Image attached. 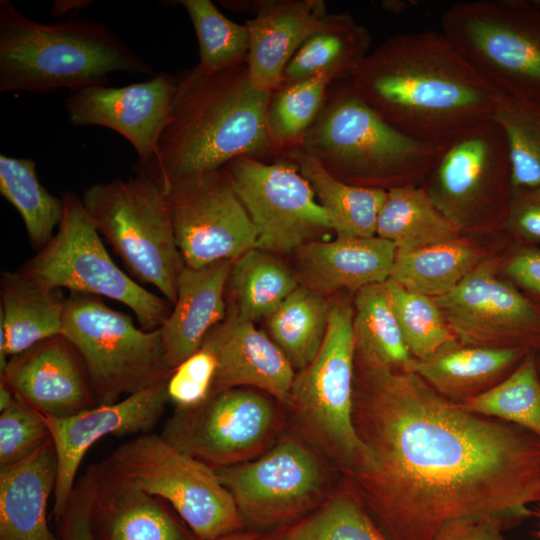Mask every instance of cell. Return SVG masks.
<instances>
[{
	"label": "cell",
	"instance_id": "cell-1",
	"mask_svg": "<svg viewBox=\"0 0 540 540\" xmlns=\"http://www.w3.org/2000/svg\"><path fill=\"white\" fill-rule=\"evenodd\" d=\"M353 424L366 461L344 474L388 540H433L462 519L519 520L540 502V438L355 358Z\"/></svg>",
	"mask_w": 540,
	"mask_h": 540
},
{
	"label": "cell",
	"instance_id": "cell-2",
	"mask_svg": "<svg viewBox=\"0 0 540 540\" xmlns=\"http://www.w3.org/2000/svg\"><path fill=\"white\" fill-rule=\"evenodd\" d=\"M349 78L354 95L389 125L441 147L492 119L504 95L433 30L389 37Z\"/></svg>",
	"mask_w": 540,
	"mask_h": 540
},
{
	"label": "cell",
	"instance_id": "cell-3",
	"mask_svg": "<svg viewBox=\"0 0 540 540\" xmlns=\"http://www.w3.org/2000/svg\"><path fill=\"white\" fill-rule=\"evenodd\" d=\"M166 126L150 164L139 169L162 188L223 168L238 157H280L267 110L271 94L257 89L247 64L208 73L197 64L176 75Z\"/></svg>",
	"mask_w": 540,
	"mask_h": 540
},
{
	"label": "cell",
	"instance_id": "cell-4",
	"mask_svg": "<svg viewBox=\"0 0 540 540\" xmlns=\"http://www.w3.org/2000/svg\"><path fill=\"white\" fill-rule=\"evenodd\" d=\"M115 72L153 67L106 25L76 17L56 24L29 19L0 0V92L47 93L105 85Z\"/></svg>",
	"mask_w": 540,
	"mask_h": 540
},
{
	"label": "cell",
	"instance_id": "cell-5",
	"mask_svg": "<svg viewBox=\"0 0 540 540\" xmlns=\"http://www.w3.org/2000/svg\"><path fill=\"white\" fill-rule=\"evenodd\" d=\"M299 147L335 178L385 191L422 186L446 148L395 129L357 98L349 84L327 97Z\"/></svg>",
	"mask_w": 540,
	"mask_h": 540
},
{
	"label": "cell",
	"instance_id": "cell-6",
	"mask_svg": "<svg viewBox=\"0 0 540 540\" xmlns=\"http://www.w3.org/2000/svg\"><path fill=\"white\" fill-rule=\"evenodd\" d=\"M354 309L331 304L324 342L315 358L296 372L288 407L295 434L344 475L360 467L367 449L356 434L352 412L355 379Z\"/></svg>",
	"mask_w": 540,
	"mask_h": 540
},
{
	"label": "cell",
	"instance_id": "cell-7",
	"mask_svg": "<svg viewBox=\"0 0 540 540\" xmlns=\"http://www.w3.org/2000/svg\"><path fill=\"white\" fill-rule=\"evenodd\" d=\"M99 234L137 282L171 305L184 262L162 186L143 173L87 187L80 197Z\"/></svg>",
	"mask_w": 540,
	"mask_h": 540
},
{
	"label": "cell",
	"instance_id": "cell-8",
	"mask_svg": "<svg viewBox=\"0 0 540 540\" xmlns=\"http://www.w3.org/2000/svg\"><path fill=\"white\" fill-rule=\"evenodd\" d=\"M61 334L80 353L98 405L145 390L173 372L160 330L137 327L129 315L112 309L102 297L70 293Z\"/></svg>",
	"mask_w": 540,
	"mask_h": 540
},
{
	"label": "cell",
	"instance_id": "cell-9",
	"mask_svg": "<svg viewBox=\"0 0 540 540\" xmlns=\"http://www.w3.org/2000/svg\"><path fill=\"white\" fill-rule=\"evenodd\" d=\"M441 32L502 92L540 102V9L535 1L456 3L442 15Z\"/></svg>",
	"mask_w": 540,
	"mask_h": 540
},
{
	"label": "cell",
	"instance_id": "cell-10",
	"mask_svg": "<svg viewBox=\"0 0 540 540\" xmlns=\"http://www.w3.org/2000/svg\"><path fill=\"white\" fill-rule=\"evenodd\" d=\"M61 198L64 212L55 235L17 270L53 288L120 302L134 312L143 330L159 329L171 304L115 264L80 196L64 191Z\"/></svg>",
	"mask_w": 540,
	"mask_h": 540
},
{
	"label": "cell",
	"instance_id": "cell-11",
	"mask_svg": "<svg viewBox=\"0 0 540 540\" xmlns=\"http://www.w3.org/2000/svg\"><path fill=\"white\" fill-rule=\"evenodd\" d=\"M106 460L140 489L166 501L200 540H217L242 525L235 501L215 470L161 434L136 435Z\"/></svg>",
	"mask_w": 540,
	"mask_h": 540
},
{
	"label": "cell",
	"instance_id": "cell-12",
	"mask_svg": "<svg viewBox=\"0 0 540 540\" xmlns=\"http://www.w3.org/2000/svg\"><path fill=\"white\" fill-rule=\"evenodd\" d=\"M433 203L463 230L498 225L513 196L505 135L487 120L450 143L422 184Z\"/></svg>",
	"mask_w": 540,
	"mask_h": 540
},
{
	"label": "cell",
	"instance_id": "cell-13",
	"mask_svg": "<svg viewBox=\"0 0 540 540\" xmlns=\"http://www.w3.org/2000/svg\"><path fill=\"white\" fill-rule=\"evenodd\" d=\"M251 388L211 394L192 408H175L161 436L213 469L251 460L272 446L282 423L275 399Z\"/></svg>",
	"mask_w": 540,
	"mask_h": 540
},
{
	"label": "cell",
	"instance_id": "cell-14",
	"mask_svg": "<svg viewBox=\"0 0 540 540\" xmlns=\"http://www.w3.org/2000/svg\"><path fill=\"white\" fill-rule=\"evenodd\" d=\"M328 461L296 434L287 435L259 456L215 472L232 495L241 520L272 523L325 501Z\"/></svg>",
	"mask_w": 540,
	"mask_h": 540
},
{
	"label": "cell",
	"instance_id": "cell-15",
	"mask_svg": "<svg viewBox=\"0 0 540 540\" xmlns=\"http://www.w3.org/2000/svg\"><path fill=\"white\" fill-rule=\"evenodd\" d=\"M223 168L256 228V248L273 254L292 253L333 231L312 187L293 161L266 163L242 156Z\"/></svg>",
	"mask_w": 540,
	"mask_h": 540
},
{
	"label": "cell",
	"instance_id": "cell-16",
	"mask_svg": "<svg viewBox=\"0 0 540 540\" xmlns=\"http://www.w3.org/2000/svg\"><path fill=\"white\" fill-rule=\"evenodd\" d=\"M163 190L185 266L235 261L256 248V228L224 168L181 178Z\"/></svg>",
	"mask_w": 540,
	"mask_h": 540
},
{
	"label": "cell",
	"instance_id": "cell-17",
	"mask_svg": "<svg viewBox=\"0 0 540 540\" xmlns=\"http://www.w3.org/2000/svg\"><path fill=\"white\" fill-rule=\"evenodd\" d=\"M458 343L540 353V307L485 258L448 294L436 298Z\"/></svg>",
	"mask_w": 540,
	"mask_h": 540
},
{
	"label": "cell",
	"instance_id": "cell-18",
	"mask_svg": "<svg viewBox=\"0 0 540 540\" xmlns=\"http://www.w3.org/2000/svg\"><path fill=\"white\" fill-rule=\"evenodd\" d=\"M167 380L108 405H98L70 417L43 415L58 460L53 514L59 521L76 484L87 451L108 435L116 437L150 433L169 402Z\"/></svg>",
	"mask_w": 540,
	"mask_h": 540
},
{
	"label": "cell",
	"instance_id": "cell-19",
	"mask_svg": "<svg viewBox=\"0 0 540 540\" xmlns=\"http://www.w3.org/2000/svg\"><path fill=\"white\" fill-rule=\"evenodd\" d=\"M176 82V76L158 72L123 87L91 85L71 91L64 107L75 126H103L122 135L136 150L143 169L155 156Z\"/></svg>",
	"mask_w": 540,
	"mask_h": 540
},
{
	"label": "cell",
	"instance_id": "cell-20",
	"mask_svg": "<svg viewBox=\"0 0 540 540\" xmlns=\"http://www.w3.org/2000/svg\"><path fill=\"white\" fill-rule=\"evenodd\" d=\"M0 380L44 415L65 418L98 406L85 363L63 334L10 357Z\"/></svg>",
	"mask_w": 540,
	"mask_h": 540
},
{
	"label": "cell",
	"instance_id": "cell-21",
	"mask_svg": "<svg viewBox=\"0 0 540 540\" xmlns=\"http://www.w3.org/2000/svg\"><path fill=\"white\" fill-rule=\"evenodd\" d=\"M84 477L95 540H188L166 501L140 489L107 460L91 464Z\"/></svg>",
	"mask_w": 540,
	"mask_h": 540
},
{
	"label": "cell",
	"instance_id": "cell-22",
	"mask_svg": "<svg viewBox=\"0 0 540 540\" xmlns=\"http://www.w3.org/2000/svg\"><path fill=\"white\" fill-rule=\"evenodd\" d=\"M202 347L217 362L211 394L255 388L288 406L296 371L276 343L254 323L227 312L225 319L207 334Z\"/></svg>",
	"mask_w": 540,
	"mask_h": 540
},
{
	"label": "cell",
	"instance_id": "cell-23",
	"mask_svg": "<svg viewBox=\"0 0 540 540\" xmlns=\"http://www.w3.org/2000/svg\"><path fill=\"white\" fill-rule=\"evenodd\" d=\"M255 16L245 26L249 33L247 67L253 85L272 93L282 83L284 70L301 45L327 14L322 0L252 1Z\"/></svg>",
	"mask_w": 540,
	"mask_h": 540
},
{
	"label": "cell",
	"instance_id": "cell-24",
	"mask_svg": "<svg viewBox=\"0 0 540 540\" xmlns=\"http://www.w3.org/2000/svg\"><path fill=\"white\" fill-rule=\"evenodd\" d=\"M295 253L299 283L325 296L387 281L396 247L378 236L336 237L308 242Z\"/></svg>",
	"mask_w": 540,
	"mask_h": 540
},
{
	"label": "cell",
	"instance_id": "cell-25",
	"mask_svg": "<svg viewBox=\"0 0 540 540\" xmlns=\"http://www.w3.org/2000/svg\"><path fill=\"white\" fill-rule=\"evenodd\" d=\"M233 263L226 260L201 268L183 267L176 301L159 328L172 370L197 352L207 334L225 319V292Z\"/></svg>",
	"mask_w": 540,
	"mask_h": 540
},
{
	"label": "cell",
	"instance_id": "cell-26",
	"mask_svg": "<svg viewBox=\"0 0 540 540\" xmlns=\"http://www.w3.org/2000/svg\"><path fill=\"white\" fill-rule=\"evenodd\" d=\"M57 475L51 437L28 458L0 469V540H57L46 518Z\"/></svg>",
	"mask_w": 540,
	"mask_h": 540
},
{
	"label": "cell",
	"instance_id": "cell-27",
	"mask_svg": "<svg viewBox=\"0 0 540 540\" xmlns=\"http://www.w3.org/2000/svg\"><path fill=\"white\" fill-rule=\"evenodd\" d=\"M527 352L521 348L456 343L430 358H413L407 371L416 373L447 399L462 403L502 381Z\"/></svg>",
	"mask_w": 540,
	"mask_h": 540
},
{
	"label": "cell",
	"instance_id": "cell-28",
	"mask_svg": "<svg viewBox=\"0 0 540 540\" xmlns=\"http://www.w3.org/2000/svg\"><path fill=\"white\" fill-rule=\"evenodd\" d=\"M0 297L7 357L62 333L67 299L62 289L42 284L18 270H5L1 273Z\"/></svg>",
	"mask_w": 540,
	"mask_h": 540
},
{
	"label": "cell",
	"instance_id": "cell-29",
	"mask_svg": "<svg viewBox=\"0 0 540 540\" xmlns=\"http://www.w3.org/2000/svg\"><path fill=\"white\" fill-rule=\"evenodd\" d=\"M309 182L336 237L376 236V225L387 191L341 181L300 147L284 153Z\"/></svg>",
	"mask_w": 540,
	"mask_h": 540
},
{
	"label": "cell",
	"instance_id": "cell-30",
	"mask_svg": "<svg viewBox=\"0 0 540 540\" xmlns=\"http://www.w3.org/2000/svg\"><path fill=\"white\" fill-rule=\"evenodd\" d=\"M371 35L347 12L327 13L287 64L282 83L327 73L350 76L370 52ZM281 83V84H282Z\"/></svg>",
	"mask_w": 540,
	"mask_h": 540
},
{
	"label": "cell",
	"instance_id": "cell-31",
	"mask_svg": "<svg viewBox=\"0 0 540 540\" xmlns=\"http://www.w3.org/2000/svg\"><path fill=\"white\" fill-rule=\"evenodd\" d=\"M485 258L484 250L465 236L422 248L396 250L389 279L436 299L455 289Z\"/></svg>",
	"mask_w": 540,
	"mask_h": 540
},
{
	"label": "cell",
	"instance_id": "cell-32",
	"mask_svg": "<svg viewBox=\"0 0 540 540\" xmlns=\"http://www.w3.org/2000/svg\"><path fill=\"white\" fill-rule=\"evenodd\" d=\"M299 284L275 254L253 248L233 263L225 292L227 312L251 323L268 318Z\"/></svg>",
	"mask_w": 540,
	"mask_h": 540
},
{
	"label": "cell",
	"instance_id": "cell-33",
	"mask_svg": "<svg viewBox=\"0 0 540 540\" xmlns=\"http://www.w3.org/2000/svg\"><path fill=\"white\" fill-rule=\"evenodd\" d=\"M463 228L446 216L422 186L406 185L387 191L376 225V236L396 250H411L463 236Z\"/></svg>",
	"mask_w": 540,
	"mask_h": 540
},
{
	"label": "cell",
	"instance_id": "cell-34",
	"mask_svg": "<svg viewBox=\"0 0 540 540\" xmlns=\"http://www.w3.org/2000/svg\"><path fill=\"white\" fill-rule=\"evenodd\" d=\"M385 282L356 291L353 306L355 358L407 371L413 357L389 302Z\"/></svg>",
	"mask_w": 540,
	"mask_h": 540
},
{
	"label": "cell",
	"instance_id": "cell-35",
	"mask_svg": "<svg viewBox=\"0 0 540 540\" xmlns=\"http://www.w3.org/2000/svg\"><path fill=\"white\" fill-rule=\"evenodd\" d=\"M330 307L325 296L299 284L267 318L270 338L296 372L319 352L328 330Z\"/></svg>",
	"mask_w": 540,
	"mask_h": 540
},
{
	"label": "cell",
	"instance_id": "cell-36",
	"mask_svg": "<svg viewBox=\"0 0 540 540\" xmlns=\"http://www.w3.org/2000/svg\"><path fill=\"white\" fill-rule=\"evenodd\" d=\"M0 193L21 216L31 245L37 251L45 247L62 220L64 204L42 186L36 163L1 154Z\"/></svg>",
	"mask_w": 540,
	"mask_h": 540
},
{
	"label": "cell",
	"instance_id": "cell-37",
	"mask_svg": "<svg viewBox=\"0 0 540 540\" xmlns=\"http://www.w3.org/2000/svg\"><path fill=\"white\" fill-rule=\"evenodd\" d=\"M458 404L469 411L522 427L540 438V373L537 352H527L502 381Z\"/></svg>",
	"mask_w": 540,
	"mask_h": 540
},
{
	"label": "cell",
	"instance_id": "cell-38",
	"mask_svg": "<svg viewBox=\"0 0 540 540\" xmlns=\"http://www.w3.org/2000/svg\"><path fill=\"white\" fill-rule=\"evenodd\" d=\"M272 540H388L343 478L317 509Z\"/></svg>",
	"mask_w": 540,
	"mask_h": 540
},
{
	"label": "cell",
	"instance_id": "cell-39",
	"mask_svg": "<svg viewBox=\"0 0 540 540\" xmlns=\"http://www.w3.org/2000/svg\"><path fill=\"white\" fill-rule=\"evenodd\" d=\"M335 79L327 74L282 83L271 94L267 110L270 137L282 153L299 147L327 99Z\"/></svg>",
	"mask_w": 540,
	"mask_h": 540
},
{
	"label": "cell",
	"instance_id": "cell-40",
	"mask_svg": "<svg viewBox=\"0 0 540 540\" xmlns=\"http://www.w3.org/2000/svg\"><path fill=\"white\" fill-rule=\"evenodd\" d=\"M492 119L506 138L513 191L540 185V102L504 93Z\"/></svg>",
	"mask_w": 540,
	"mask_h": 540
},
{
	"label": "cell",
	"instance_id": "cell-41",
	"mask_svg": "<svg viewBox=\"0 0 540 540\" xmlns=\"http://www.w3.org/2000/svg\"><path fill=\"white\" fill-rule=\"evenodd\" d=\"M385 287L405 344L414 359L424 360L458 341L435 298L410 291L388 279Z\"/></svg>",
	"mask_w": 540,
	"mask_h": 540
},
{
	"label": "cell",
	"instance_id": "cell-42",
	"mask_svg": "<svg viewBox=\"0 0 540 540\" xmlns=\"http://www.w3.org/2000/svg\"><path fill=\"white\" fill-rule=\"evenodd\" d=\"M199 44L198 65L208 73L247 63L249 33L245 25L225 17L210 0H180Z\"/></svg>",
	"mask_w": 540,
	"mask_h": 540
},
{
	"label": "cell",
	"instance_id": "cell-43",
	"mask_svg": "<svg viewBox=\"0 0 540 540\" xmlns=\"http://www.w3.org/2000/svg\"><path fill=\"white\" fill-rule=\"evenodd\" d=\"M50 437L43 415L15 397L0 411V469L28 458Z\"/></svg>",
	"mask_w": 540,
	"mask_h": 540
},
{
	"label": "cell",
	"instance_id": "cell-44",
	"mask_svg": "<svg viewBox=\"0 0 540 540\" xmlns=\"http://www.w3.org/2000/svg\"><path fill=\"white\" fill-rule=\"evenodd\" d=\"M217 362L205 347L176 367L167 381L169 401L175 408H192L205 402L211 394Z\"/></svg>",
	"mask_w": 540,
	"mask_h": 540
},
{
	"label": "cell",
	"instance_id": "cell-45",
	"mask_svg": "<svg viewBox=\"0 0 540 540\" xmlns=\"http://www.w3.org/2000/svg\"><path fill=\"white\" fill-rule=\"evenodd\" d=\"M501 229L517 243L540 247V185L513 191Z\"/></svg>",
	"mask_w": 540,
	"mask_h": 540
},
{
	"label": "cell",
	"instance_id": "cell-46",
	"mask_svg": "<svg viewBox=\"0 0 540 540\" xmlns=\"http://www.w3.org/2000/svg\"><path fill=\"white\" fill-rule=\"evenodd\" d=\"M516 244L500 265L501 274L540 307V247Z\"/></svg>",
	"mask_w": 540,
	"mask_h": 540
},
{
	"label": "cell",
	"instance_id": "cell-47",
	"mask_svg": "<svg viewBox=\"0 0 540 540\" xmlns=\"http://www.w3.org/2000/svg\"><path fill=\"white\" fill-rule=\"evenodd\" d=\"M61 540H95L91 528L89 495L84 475L76 481L64 515L58 521Z\"/></svg>",
	"mask_w": 540,
	"mask_h": 540
},
{
	"label": "cell",
	"instance_id": "cell-48",
	"mask_svg": "<svg viewBox=\"0 0 540 540\" xmlns=\"http://www.w3.org/2000/svg\"><path fill=\"white\" fill-rule=\"evenodd\" d=\"M497 519H462L443 526L433 540H503Z\"/></svg>",
	"mask_w": 540,
	"mask_h": 540
},
{
	"label": "cell",
	"instance_id": "cell-49",
	"mask_svg": "<svg viewBox=\"0 0 540 540\" xmlns=\"http://www.w3.org/2000/svg\"><path fill=\"white\" fill-rule=\"evenodd\" d=\"M91 1L86 0H65L56 1L51 8L53 16H61L67 13L70 9H79L88 6Z\"/></svg>",
	"mask_w": 540,
	"mask_h": 540
},
{
	"label": "cell",
	"instance_id": "cell-50",
	"mask_svg": "<svg viewBox=\"0 0 540 540\" xmlns=\"http://www.w3.org/2000/svg\"><path fill=\"white\" fill-rule=\"evenodd\" d=\"M217 540H255L253 534H230Z\"/></svg>",
	"mask_w": 540,
	"mask_h": 540
},
{
	"label": "cell",
	"instance_id": "cell-51",
	"mask_svg": "<svg viewBox=\"0 0 540 540\" xmlns=\"http://www.w3.org/2000/svg\"><path fill=\"white\" fill-rule=\"evenodd\" d=\"M538 368L540 373V353H537Z\"/></svg>",
	"mask_w": 540,
	"mask_h": 540
},
{
	"label": "cell",
	"instance_id": "cell-52",
	"mask_svg": "<svg viewBox=\"0 0 540 540\" xmlns=\"http://www.w3.org/2000/svg\"><path fill=\"white\" fill-rule=\"evenodd\" d=\"M538 3H540V1H537Z\"/></svg>",
	"mask_w": 540,
	"mask_h": 540
}]
</instances>
